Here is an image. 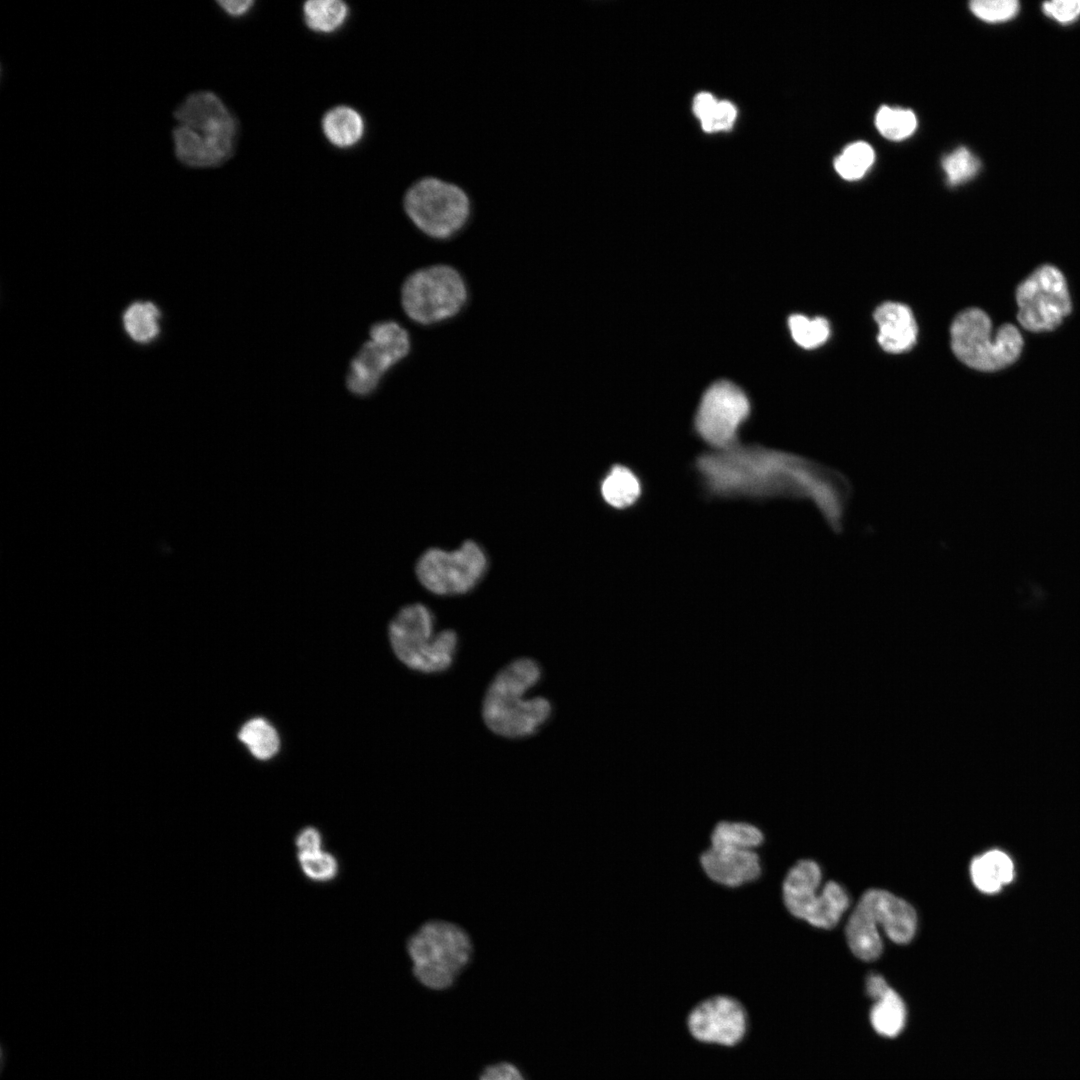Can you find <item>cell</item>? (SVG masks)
Instances as JSON below:
<instances>
[{"instance_id": "obj_37", "label": "cell", "mask_w": 1080, "mask_h": 1080, "mask_svg": "<svg viewBox=\"0 0 1080 1080\" xmlns=\"http://www.w3.org/2000/svg\"><path fill=\"white\" fill-rule=\"evenodd\" d=\"M717 102L711 94L702 92L695 97L693 111L702 120L712 111Z\"/></svg>"}, {"instance_id": "obj_26", "label": "cell", "mask_w": 1080, "mask_h": 1080, "mask_svg": "<svg viewBox=\"0 0 1080 1080\" xmlns=\"http://www.w3.org/2000/svg\"><path fill=\"white\" fill-rule=\"evenodd\" d=\"M875 124L885 138L899 141L915 131L917 120L909 109L882 106L876 114Z\"/></svg>"}, {"instance_id": "obj_32", "label": "cell", "mask_w": 1080, "mask_h": 1080, "mask_svg": "<svg viewBox=\"0 0 1080 1080\" xmlns=\"http://www.w3.org/2000/svg\"><path fill=\"white\" fill-rule=\"evenodd\" d=\"M735 118V107L727 101H720L717 102L712 111L700 121L704 131L716 132L730 129Z\"/></svg>"}, {"instance_id": "obj_12", "label": "cell", "mask_w": 1080, "mask_h": 1080, "mask_svg": "<svg viewBox=\"0 0 1080 1080\" xmlns=\"http://www.w3.org/2000/svg\"><path fill=\"white\" fill-rule=\"evenodd\" d=\"M487 556L476 542L469 540L458 549L430 548L415 567L420 584L439 596L463 595L474 589L487 570Z\"/></svg>"}, {"instance_id": "obj_29", "label": "cell", "mask_w": 1080, "mask_h": 1080, "mask_svg": "<svg viewBox=\"0 0 1080 1080\" xmlns=\"http://www.w3.org/2000/svg\"><path fill=\"white\" fill-rule=\"evenodd\" d=\"M943 169L951 185L961 184L972 178L979 170V160L966 148L960 147L942 161Z\"/></svg>"}, {"instance_id": "obj_4", "label": "cell", "mask_w": 1080, "mask_h": 1080, "mask_svg": "<svg viewBox=\"0 0 1080 1080\" xmlns=\"http://www.w3.org/2000/svg\"><path fill=\"white\" fill-rule=\"evenodd\" d=\"M416 982L429 992L451 990L470 966L475 953L471 934L457 922L423 921L406 942Z\"/></svg>"}, {"instance_id": "obj_2", "label": "cell", "mask_w": 1080, "mask_h": 1080, "mask_svg": "<svg viewBox=\"0 0 1080 1080\" xmlns=\"http://www.w3.org/2000/svg\"><path fill=\"white\" fill-rule=\"evenodd\" d=\"M543 670L533 658L520 657L502 667L490 681L481 714L495 735L521 739L535 735L550 720L551 701L536 690Z\"/></svg>"}, {"instance_id": "obj_18", "label": "cell", "mask_w": 1080, "mask_h": 1080, "mask_svg": "<svg viewBox=\"0 0 1080 1080\" xmlns=\"http://www.w3.org/2000/svg\"><path fill=\"white\" fill-rule=\"evenodd\" d=\"M236 736L254 760L270 761L281 751L280 731L272 720L264 716L248 718L241 724Z\"/></svg>"}, {"instance_id": "obj_25", "label": "cell", "mask_w": 1080, "mask_h": 1080, "mask_svg": "<svg viewBox=\"0 0 1080 1080\" xmlns=\"http://www.w3.org/2000/svg\"><path fill=\"white\" fill-rule=\"evenodd\" d=\"M874 151L866 142H855L848 145L843 152L834 160L837 173L844 179L853 181L865 175L874 162Z\"/></svg>"}, {"instance_id": "obj_21", "label": "cell", "mask_w": 1080, "mask_h": 1080, "mask_svg": "<svg viewBox=\"0 0 1080 1080\" xmlns=\"http://www.w3.org/2000/svg\"><path fill=\"white\" fill-rule=\"evenodd\" d=\"M970 871L979 890L994 893L1012 880L1013 864L1006 854L992 850L976 857L971 863Z\"/></svg>"}, {"instance_id": "obj_35", "label": "cell", "mask_w": 1080, "mask_h": 1080, "mask_svg": "<svg viewBox=\"0 0 1080 1080\" xmlns=\"http://www.w3.org/2000/svg\"><path fill=\"white\" fill-rule=\"evenodd\" d=\"M219 8L231 17L246 15L253 7L252 0H221L217 1Z\"/></svg>"}, {"instance_id": "obj_22", "label": "cell", "mask_w": 1080, "mask_h": 1080, "mask_svg": "<svg viewBox=\"0 0 1080 1080\" xmlns=\"http://www.w3.org/2000/svg\"><path fill=\"white\" fill-rule=\"evenodd\" d=\"M870 1022L875 1032L885 1038L897 1037L905 1028L907 1008L902 997L890 987L874 1000Z\"/></svg>"}, {"instance_id": "obj_17", "label": "cell", "mask_w": 1080, "mask_h": 1080, "mask_svg": "<svg viewBox=\"0 0 1080 1080\" xmlns=\"http://www.w3.org/2000/svg\"><path fill=\"white\" fill-rule=\"evenodd\" d=\"M874 319L878 325L877 340L883 350L902 353L910 350L917 339V325L911 309L901 303L885 302L877 307Z\"/></svg>"}, {"instance_id": "obj_16", "label": "cell", "mask_w": 1080, "mask_h": 1080, "mask_svg": "<svg viewBox=\"0 0 1080 1080\" xmlns=\"http://www.w3.org/2000/svg\"><path fill=\"white\" fill-rule=\"evenodd\" d=\"M878 929L898 944L909 943L917 929L915 909L904 899L883 889H869L856 905Z\"/></svg>"}, {"instance_id": "obj_33", "label": "cell", "mask_w": 1080, "mask_h": 1080, "mask_svg": "<svg viewBox=\"0 0 1080 1080\" xmlns=\"http://www.w3.org/2000/svg\"><path fill=\"white\" fill-rule=\"evenodd\" d=\"M1044 13L1061 23H1068L1080 15V0H1053L1043 3Z\"/></svg>"}, {"instance_id": "obj_10", "label": "cell", "mask_w": 1080, "mask_h": 1080, "mask_svg": "<svg viewBox=\"0 0 1080 1080\" xmlns=\"http://www.w3.org/2000/svg\"><path fill=\"white\" fill-rule=\"evenodd\" d=\"M951 347L965 365L992 372L1018 359L1023 339L1019 330L1008 323L993 334L988 315L978 308H969L959 313L952 323Z\"/></svg>"}, {"instance_id": "obj_8", "label": "cell", "mask_w": 1080, "mask_h": 1080, "mask_svg": "<svg viewBox=\"0 0 1080 1080\" xmlns=\"http://www.w3.org/2000/svg\"><path fill=\"white\" fill-rule=\"evenodd\" d=\"M403 210L417 231L429 239L447 241L470 223L473 203L461 185L434 175L420 177L403 196Z\"/></svg>"}, {"instance_id": "obj_9", "label": "cell", "mask_w": 1080, "mask_h": 1080, "mask_svg": "<svg viewBox=\"0 0 1080 1080\" xmlns=\"http://www.w3.org/2000/svg\"><path fill=\"white\" fill-rule=\"evenodd\" d=\"M413 348L409 330L397 319L374 322L348 361L344 388L355 398L367 399L405 362Z\"/></svg>"}, {"instance_id": "obj_20", "label": "cell", "mask_w": 1080, "mask_h": 1080, "mask_svg": "<svg viewBox=\"0 0 1080 1080\" xmlns=\"http://www.w3.org/2000/svg\"><path fill=\"white\" fill-rule=\"evenodd\" d=\"M600 492L609 506L625 509L639 500L642 485L639 477L629 467L615 464L602 479Z\"/></svg>"}, {"instance_id": "obj_19", "label": "cell", "mask_w": 1080, "mask_h": 1080, "mask_svg": "<svg viewBox=\"0 0 1080 1080\" xmlns=\"http://www.w3.org/2000/svg\"><path fill=\"white\" fill-rule=\"evenodd\" d=\"M321 126L326 139L341 149L350 148L359 143L365 130L361 114L346 105L329 109L322 118Z\"/></svg>"}, {"instance_id": "obj_30", "label": "cell", "mask_w": 1080, "mask_h": 1080, "mask_svg": "<svg viewBox=\"0 0 1080 1080\" xmlns=\"http://www.w3.org/2000/svg\"><path fill=\"white\" fill-rule=\"evenodd\" d=\"M970 9L975 16L986 22H1002L1014 17L1019 10L1016 0H974Z\"/></svg>"}, {"instance_id": "obj_1", "label": "cell", "mask_w": 1080, "mask_h": 1080, "mask_svg": "<svg viewBox=\"0 0 1080 1080\" xmlns=\"http://www.w3.org/2000/svg\"><path fill=\"white\" fill-rule=\"evenodd\" d=\"M707 492L721 498L768 499L810 490L808 466L800 458L755 444L704 452L696 459Z\"/></svg>"}, {"instance_id": "obj_7", "label": "cell", "mask_w": 1080, "mask_h": 1080, "mask_svg": "<svg viewBox=\"0 0 1080 1080\" xmlns=\"http://www.w3.org/2000/svg\"><path fill=\"white\" fill-rule=\"evenodd\" d=\"M469 287L454 266L436 263L409 272L399 288V305L415 325L431 327L457 317L468 304Z\"/></svg>"}, {"instance_id": "obj_24", "label": "cell", "mask_w": 1080, "mask_h": 1080, "mask_svg": "<svg viewBox=\"0 0 1080 1080\" xmlns=\"http://www.w3.org/2000/svg\"><path fill=\"white\" fill-rule=\"evenodd\" d=\"M159 320L160 311L151 302L133 303L123 314L125 330L138 343H148L157 337Z\"/></svg>"}, {"instance_id": "obj_14", "label": "cell", "mask_w": 1080, "mask_h": 1080, "mask_svg": "<svg viewBox=\"0 0 1080 1080\" xmlns=\"http://www.w3.org/2000/svg\"><path fill=\"white\" fill-rule=\"evenodd\" d=\"M750 414L745 393L728 381H718L703 394L695 415V431L713 450L739 442L740 427Z\"/></svg>"}, {"instance_id": "obj_13", "label": "cell", "mask_w": 1080, "mask_h": 1080, "mask_svg": "<svg viewBox=\"0 0 1080 1080\" xmlns=\"http://www.w3.org/2000/svg\"><path fill=\"white\" fill-rule=\"evenodd\" d=\"M1017 318L1023 328L1046 332L1058 327L1071 312L1066 280L1052 265H1043L1017 288Z\"/></svg>"}, {"instance_id": "obj_27", "label": "cell", "mask_w": 1080, "mask_h": 1080, "mask_svg": "<svg viewBox=\"0 0 1080 1080\" xmlns=\"http://www.w3.org/2000/svg\"><path fill=\"white\" fill-rule=\"evenodd\" d=\"M788 326L794 341L804 349L819 347L830 335L829 323L822 317L811 319L801 314H794L789 317Z\"/></svg>"}, {"instance_id": "obj_11", "label": "cell", "mask_w": 1080, "mask_h": 1080, "mask_svg": "<svg viewBox=\"0 0 1080 1080\" xmlns=\"http://www.w3.org/2000/svg\"><path fill=\"white\" fill-rule=\"evenodd\" d=\"M822 872L811 859L796 861L785 873L781 898L786 911L811 926L832 929L847 910L850 899L837 882L829 881L819 890Z\"/></svg>"}, {"instance_id": "obj_3", "label": "cell", "mask_w": 1080, "mask_h": 1080, "mask_svg": "<svg viewBox=\"0 0 1080 1080\" xmlns=\"http://www.w3.org/2000/svg\"><path fill=\"white\" fill-rule=\"evenodd\" d=\"M174 154L188 168H212L227 161L234 151L237 122L214 92L188 94L173 111Z\"/></svg>"}, {"instance_id": "obj_23", "label": "cell", "mask_w": 1080, "mask_h": 1080, "mask_svg": "<svg viewBox=\"0 0 1080 1080\" xmlns=\"http://www.w3.org/2000/svg\"><path fill=\"white\" fill-rule=\"evenodd\" d=\"M302 9L305 24L312 31L325 34L341 28L349 14L347 4L340 0H311Z\"/></svg>"}, {"instance_id": "obj_36", "label": "cell", "mask_w": 1080, "mask_h": 1080, "mask_svg": "<svg viewBox=\"0 0 1080 1080\" xmlns=\"http://www.w3.org/2000/svg\"><path fill=\"white\" fill-rule=\"evenodd\" d=\"M866 993L872 999L881 997L890 988L885 978L880 974L872 973L866 979Z\"/></svg>"}, {"instance_id": "obj_28", "label": "cell", "mask_w": 1080, "mask_h": 1080, "mask_svg": "<svg viewBox=\"0 0 1080 1080\" xmlns=\"http://www.w3.org/2000/svg\"><path fill=\"white\" fill-rule=\"evenodd\" d=\"M297 859L303 874L316 882H328L333 880L338 873V862L334 855L323 850L297 854Z\"/></svg>"}, {"instance_id": "obj_34", "label": "cell", "mask_w": 1080, "mask_h": 1080, "mask_svg": "<svg viewBox=\"0 0 1080 1080\" xmlns=\"http://www.w3.org/2000/svg\"><path fill=\"white\" fill-rule=\"evenodd\" d=\"M322 835L321 832L313 827L307 826L301 829L295 838V845L297 848V854H307L322 850Z\"/></svg>"}, {"instance_id": "obj_31", "label": "cell", "mask_w": 1080, "mask_h": 1080, "mask_svg": "<svg viewBox=\"0 0 1080 1080\" xmlns=\"http://www.w3.org/2000/svg\"><path fill=\"white\" fill-rule=\"evenodd\" d=\"M475 1080H529L528 1074L512 1060L499 1059L483 1066Z\"/></svg>"}, {"instance_id": "obj_5", "label": "cell", "mask_w": 1080, "mask_h": 1080, "mask_svg": "<svg viewBox=\"0 0 1080 1080\" xmlns=\"http://www.w3.org/2000/svg\"><path fill=\"white\" fill-rule=\"evenodd\" d=\"M387 638L396 659L422 674L447 671L459 647L457 632L438 630L432 610L420 602L407 604L395 613L387 626Z\"/></svg>"}, {"instance_id": "obj_6", "label": "cell", "mask_w": 1080, "mask_h": 1080, "mask_svg": "<svg viewBox=\"0 0 1080 1080\" xmlns=\"http://www.w3.org/2000/svg\"><path fill=\"white\" fill-rule=\"evenodd\" d=\"M764 831L742 820H720L711 830L707 847L698 857L705 877L713 884L737 889L757 882L763 875L760 849Z\"/></svg>"}, {"instance_id": "obj_15", "label": "cell", "mask_w": 1080, "mask_h": 1080, "mask_svg": "<svg viewBox=\"0 0 1080 1080\" xmlns=\"http://www.w3.org/2000/svg\"><path fill=\"white\" fill-rule=\"evenodd\" d=\"M686 1025L690 1035L700 1043L734 1047L745 1039L749 1017L739 999L716 993L691 1008Z\"/></svg>"}]
</instances>
